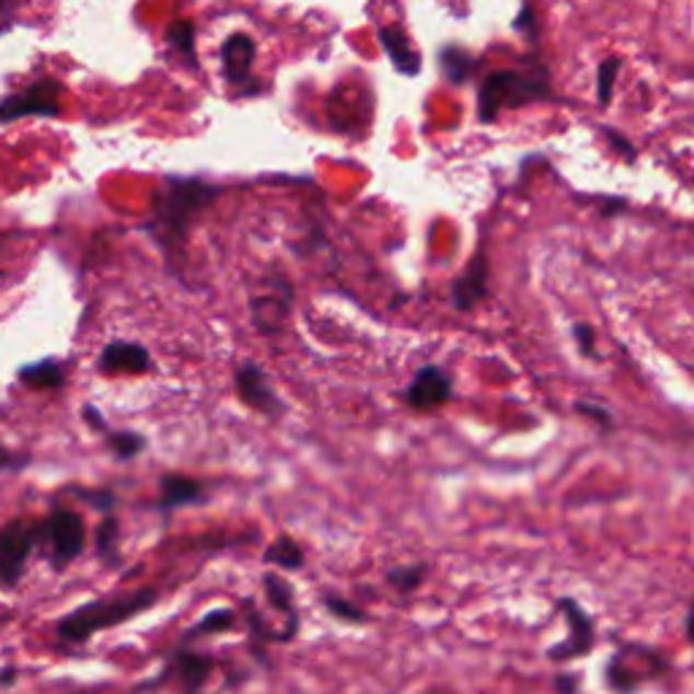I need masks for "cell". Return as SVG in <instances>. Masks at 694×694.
<instances>
[{"mask_svg": "<svg viewBox=\"0 0 694 694\" xmlns=\"http://www.w3.org/2000/svg\"><path fill=\"white\" fill-rule=\"evenodd\" d=\"M424 576H426V570H424V567H418V565H415V567H400V570H391L389 572V583L396 586L400 591H413V589H418Z\"/></svg>", "mask_w": 694, "mask_h": 694, "instance_id": "cell-24", "label": "cell"}, {"mask_svg": "<svg viewBox=\"0 0 694 694\" xmlns=\"http://www.w3.org/2000/svg\"><path fill=\"white\" fill-rule=\"evenodd\" d=\"M84 418L90 420V426H93V429L106 431V420H104V415L95 413V407H84Z\"/></svg>", "mask_w": 694, "mask_h": 694, "instance_id": "cell-34", "label": "cell"}, {"mask_svg": "<svg viewBox=\"0 0 694 694\" xmlns=\"http://www.w3.org/2000/svg\"><path fill=\"white\" fill-rule=\"evenodd\" d=\"M686 635H690V640L694 643V602L690 608V616H686Z\"/></svg>", "mask_w": 694, "mask_h": 694, "instance_id": "cell-36", "label": "cell"}, {"mask_svg": "<svg viewBox=\"0 0 694 694\" xmlns=\"http://www.w3.org/2000/svg\"><path fill=\"white\" fill-rule=\"evenodd\" d=\"M627 198H605L600 207L602 218H616V215H624L627 212Z\"/></svg>", "mask_w": 694, "mask_h": 694, "instance_id": "cell-31", "label": "cell"}, {"mask_svg": "<svg viewBox=\"0 0 694 694\" xmlns=\"http://www.w3.org/2000/svg\"><path fill=\"white\" fill-rule=\"evenodd\" d=\"M0 247H3V242H0Z\"/></svg>", "mask_w": 694, "mask_h": 694, "instance_id": "cell-37", "label": "cell"}, {"mask_svg": "<svg viewBox=\"0 0 694 694\" xmlns=\"http://www.w3.org/2000/svg\"><path fill=\"white\" fill-rule=\"evenodd\" d=\"M323 602H326V608L334 613V616L345 618V622H363V618H367V613H363L356 602H347L343 600V597L328 594L323 597Z\"/></svg>", "mask_w": 694, "mask_h": 694, "instance_id": "cell-25", "label": "cell"}, {"mask_svg": "<svg viewBox=\"0 0 694 694\" xmlns=\"http://www.w3.org/2000/svg\"><path fill=\"white\" fill-rule=\"evenodd\" d=\"M605 136H608V141H611L613 150H616L618 155L624 158V161H627V163L637 161V150L633 147V141L627 139V136L618 134V130H613V128H608V130H605Z\"/></svg>", "mask_w": 694, "mask_h": 694, "instance_id": "cell-29", "label": "cell"}, {"mask_svg": "<svg viewBox=\"0 0 694 694\" xmlns=\"http://www.w3.org/2000/svg\"><path fill=\"white\" fill-rule=\"evenodd\" d=\"M109 448L117 459H134L136 453L144 451V437L136 431H109Z\"/></svg>", "mask_w": 694, "mask_h": 694, "instance_id": "cell-21", "label": "cell"}, {"mask_svg": "<svg viewBox=\"0 0 694 694\" xmlns=\"http://www.w3.org/2000/svg\"><path fill=\"white\" fill-rule=\"evenodd\" d=\"M380 44H383L385 55L394 62L396 71L402 77H418L420 73V55L415 53L413 42L407 38V33L396 25L380 27Z\"/></svg>", "mask_w": 694, "mask_h": 694, "instance_id": "cell-13", "label": "cell"}, {"mask_svg": "<svg viewBox=\"0 0 694 694\" xmlns=\"http://www.w3.org/2000/svg\"><path fill=\"white\" fill-rule=\"evenodd\" d=\"M548 99H554L548 71H545L543 62L532 60L529 68H521V71H513V68L510 71H491L483 79L481 90H477V117L488 125L499 117V112L519 109V106Z\"/></svg>", "mask_w": 694, "mask_h": 694, "instance_id": "cell-2", "label": "cell"}, {"mask_svg": "<svg viewBox=\"0 0 694 694\" xmlns=\"http://www.w3.org/2000/svg\"><path fill=\"white\" fill-rule=\"evenodd\" d=\"M117 521L115 519H106L104 523L99 527V551L106 556V559H112V554H115V545H117Z\"/></svg>", "mask_w": 694, "mask_h": 694, "instance_id": "cell-28", "label": "cell"}, {"mask_svg": "<svg viewBox=\"0 0 694 694\" xmlns=\"http://www.w3.org/2000/svg\"><path fill=\"white\" fill-rule=\"evenodd\" d=\"M62 112V84L53 77H42L20 93L0 101V125L16 123L22 117H58Z\"/></svg>", "mask_w": 694, "mask_h": 694, "instance_id": "cell-4", "label": "cell"}, {"mask_svg": "<svg viewBox=\"0 0 694 694\" xmlns=\"http://www.w3.org/2000/svg\"><path fill=\"white\" fill-rule=\"evenodd\" d=\"M209 670H212V662H209L207 657H198V653H190V651H180L174 657V662L169 664L166 675H180L185 690L196 692L198 686L207 681Z\"/></svg>", "mask_w": 694, "mask_h": 694, "instance_id": "cell-16", "label": "cell"}, {"mask_svg": "<svg viewBox=\"0 0 694 694\" xmlns=\"http://www.w3.org/2000/svg\"><path fill=\"white\" fill-rule=\"evenodd\" d=\"M513 27L521 33L523 38H529L532 44H537V20H534L532 5H529V0H523V5H521L519 16H516Z\"/></svg>", "mask_w": 694, "mask_h": 694, "instance_id": "cell-26", "label": "cell"}, {"mask_svg": "<svg viewBox=\"0 0 694 694\" xmlns=\"http://www.w3.org/2000/svg\"><path fill=\"white\" fill-rule=\"evenodd\" d=\"M556 690H559L562 694H578V681L576 679H567V675H562V679L556 681Z\"/></svg>", "mask_w": 694, "mask_h": 694, "instance_id": "cell-35", "label": "cell"}, {"mask_svg": "<svg viewBox=\"0 0 694 694\" xmlns=\"http://www.w3.org/2000/svg\"><path fill=\"white\" fill-rule=\"evenodd\" d=\"M233 627V613L231 611H212L196 624V627L187 633V637H198L204 633H225V629Z\"/></svg>", "mask_w": 694, "mask_h": 694, "instance_id": "cell-22", "label": "cell"}, {"mask_svg": "<svg viewBox=\"0 0 694 694\" xmlns=\"http://www.w3.org/2000/svg\"><path fill=\"white\" fill-rule=\"evenodd\" d=\"M572 337H576L578 350L583 352L586 358H597V337H594V328L589 323H576L572 326Z\"/></svg>", "mask_w": 694, "mask_h": 694, "instance_id": "cell-27", "label": "cell"}, {"mask_svg": "<svg viewBox=\"0 0 694 694\" xmlns=\"http://www.w3.org/2000/svg\"><path fill=\"white\" fill-rule=\"evenodd\" d=\"M31 459L27 456H16V453L5 451V448H0V470H22Z\"/></svg>", "mask_w": 694, "mask_h": 694, "instance_id": "cell-32", "label": "cell"}, {"mask_svg": "<svg viewBox=\"0 0 694 694\" xmlns=\"http://www.w3.org/2000/svg\"><path fill=\"white\" fill-rule=\"evenodd\" d=\"M204 499V486L193 477L185 475H166L161 481V510H174L185 508V505H196Z\"/></svg>", "mask_w": 694, "mask_h": 694, "instance_id": "cell-14", "label": "cell"}, {"mask_svg": "<svg viewBox=\"0 0 694 694\" xmlns=\"http://www.w3.org/2000/svg\"><path fill=\"white\" fill-rule=\"evenodd\" d=\"M453 396V385L451 378L442 372L440 367H424L415 372L413 383L407 385L405 400L413 409H420V413H429V409H437L442 405H448Z\"/></svg>", "mask_w": 694, "mask_h": 694, "instance_id": "cell-8", "label": "cell"}, {"mask_svg": "<svg viewBox=\"0 0 694 694\" xmlns=\"http://www.w3.org/2000/svg\"><path fill=\"white\" fill-rule=\"evenodd\" d=\"M223 60V77L229 79L233 88L250 90L253 82V62H255V42L247 33H233L229 42L220 49Z\"/></svg>", "mask_w": 694, "mask_h": 694, "instance_id": "cell-10", "label": "cell"}, {"mask_svg": "<svg viewBox=\"0 0 694 694\" xmlns=\"http://www.w3.org/2000/svg\"><path fill=\"white\" fill-rule=\"evenodd\" d=\"M220 196L218 185H209L204 180L193 176H166L161 193H158L155 215L147 223L150 236L169 253H180L185 244L187 231L196 223L198 215Z\"/></svg>", "mask_w": 694, "mask_h": 694, "instance_id": "cell-1", "label": "cell"}, {"mask_svg": "<svg viewBox=\"0 0 694 694\" xmlns=\"http://www.w3.org/2000/svg\"><path fill=\"white\" fill-rule=\"evenodd\" d=\"M451 299H453V306H456L459 312H470L475 310L477 304H481L483 299H486L488 293V261H486V253H475L472 255L470 266L464 269V275L459 277L456 282H453L451 288Z\"/></svg>", "mask_w": 694, "mask_h": 694, "instance_id": "cell-11", "label": "cell"}, {"mask_svg": "<svg viewBox=\"0 0 694 694\" xmlns=\"http://www.w3.org/2000/svg\"><path fill=\"white\" fill-rule=\"evenodd\" d=\"M101 372L106 374H144L152 369L150 361V352L147 347L136 345V343H112L109 347H104L101 352V361H99Z\"/></svg>", "mask_w": 694, "mask_h": 694, "instance_id": "cell-12", "label": "cell"}, {"mask_svg": "<svg viewBox=\"0 0 694 694\" xmlns=\"http://www.w3.org/2000/svg\"><path fill=\"white\" fill-rule=\"evenodd\" d=\"M477 68H481V60H477L475 55L466 53L464 47L451 44V47L440 49V71L448 82L466 84L472 77H475Z\"/></svg>", "mask_w": 694, "mask_h": 694, "instance_id": "cell-15", "label": "cell"}, {"mask_svg": "<svg viewBox=\"0 0 694 694\" xmlns=\"http://www.w3.org/2000/svg\"><path fill=\"white\" fill-rule=\"evenodd\" d=\"M236 389L242 394L244 405H250L253 409L264 415H280L286 405L280 402V396L275 394V389L266 380L264 369L255 367V363H244L236 372Z\"/></svg>", "mask_w": 694, "mask_h": 694, "instance_id": "cell-9", "label": "cell"}, {"mask_svg": "<svg viewBox=\"0 0 694 694\" xmlns=\"http://www.w3.org/2000/svg\"><path fill=\"white\" fill-rule=\"evenodd\" d=\"M155 600H158L155 589H141L128 597H117V600L93 602V605H84L79 608V611L62 616L55 629H58L62 640L82 643L88 640V637H93L95 633H101V629L117 627V624L139 616V613L147 611V608H150Z\"/></svg>", "mask_w": 694, "mask_h": 694, "instance_id": "cell-3", "label": "cell"}, {"mask_svg": "<svg viewBox=\"0 0 694 694\" xmlns=\"http://www.w3.org/2000/svg\"><path fill=\"white\" fill-rule=\"evenodd\" d=\"M266 562L269 565H280L286 570H299L304 565V551L299 548V543L290 537H280L269 551H266Z\"/></svg>", "mask_w": 694, "mask_h": 694, "instance_id": "cell-19", "label": "cell"}, {"mask_svg": "<svg viewBox=\"0 0 694 694\" xmlns=\"http://www.w3.org/2000/svg\"><path fill=\"white\" fill-rule=\"evenodd\" d=\"M20 380H22V385H27V389L55 391V389H62V383H66V372H62V367L58 361L47 358V361L31 363V367L22 369Z\"/></svg>", "mask_w": 694, "mask_h": 694, "instance_id": "cell-17", "label": "cell"}, {"mask_svg": "<svg viewBox=\"0 0 694 694\" xmlns=\"http://www.w3.org/2000/svg\"><path fill=\"white\" fill-rule=\"evenodd\" d=\"M166 44L180 55L182 60H187V66L196 68V31H193V22H174L166 33Z\"/></svg>", "mask_w": 694, "mask_h": 694, "instance_id": "cell-18", "label": "cell"}, {"mask_svg": "<svg viewBox=\"0 0 694 694\" xmlns=\"http://www.w3.org/2000/svg\"><path fill=\"white\" fill-rule=\"evenodd\" d=\"M576 409L580 415H589L591 420H597L600 426H608L611 429V413H608L605 407H597V405H589V402H578Z\"/></svg>", "mask_w": 694, "mask_h": 694, "instance_id": "cell-30", "label": "cell"}, {"mask_svg": "<svg viewBox=\"0 0 694 694\" xmlns=\"http://www.w3.org/2000/svg\"><path fill=\"white\" fill-rule=\"evenodd\" d=\"M16 0H0V33L9 31L11 20H14Z\"/></svg>", "mask_w": 694, "mask_h": 694, "instance_id": "cell-33", "label": "cell"}, {"mask_svg": "<svg viewBox=\"0 0 694 694\" xmlns=\"http://www.w3.org/2000/svg\"><path fill=\"white\" fill-rule=\"evenodd\" d=\"M264 580H266V594H269L271 605L282 613L293 611V608H290L293 605V594H290L286 580H280L277 576H266Z\"/></svg>", "mask_w": 694, "mask_h": 694, "instance_id": "cell-23", "label": "cell"}, {"mask_svg": "<svg viewBox=\"0 0 694 694\" xmlns=\"http://www.w3.org/2000/svg\"><path fill=\"white\" fill-rule=\"evenodd\" d=\"M84 537H88V529H84L82 516L73 510H55L53 516L36 523L38 545L49 551V559L58 567L82 554Z\"/></svg>", "mask_w": 694, "mask_h": 694, "instance_id": "cell-5", "label": "cell"}, {"mask_svg": "<svg viewBox=\"0 0 694 694\" xmlns=\"http://www.w3.org/2000/svg\"><path fill=\"white\" fill-rule=\"evenodd\" d=\"M33 545H38L36 523L14 519L0 527V580L5 586H14L20 580Z\"/></svg>", "mask_w": 694, "mask_h": 694, "instance_id": "cell-6", "label": "cell"}, {"mask_svg": "<svg viewBox=\"0 0 694 694\" xmlns=\"http://www.w3.org/2000/svg\"><path fill=\"white\" fill-rule=\"evenodd\" d=\"M559 611L565 613L567 624H570V635L559 646L551 648L548 657L554 662H570V659L589 657L591 648H594V622H591V616L576 600H570V597L559 600Z\"/></svg>", "mask_w": 694, "mask_h": 694, "instance_id": "cell-7", "label": "cell"}, {"mask_svg": "<svg viewBox=\"0 0 694 694\" xmlns=\"http://www.w3.org/2000/svg\"><path fill=\"white\" fill-rule=\"evenodd\" d=\"M618 71H622V60L618 58H605L597 68V101H600V106H611Z\"/></svg>", "mask_w": 694, "mask_h": 694, "instance_id": "cell-20", "label": "cell"}]
</instances>
